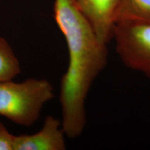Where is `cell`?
<instances>
[{
	"label": "cell",
	"instance_id": "ba28073f",
	"mask_svg": "<svg viewBox=\"0 0 150 150\" xmlns=\"http://www.w3.org/2000/svg\"><path fill=\"white\" fill-rule=\"evenodd\" d=\"M15 137L0 122V150H14Z\"/></svg>",
	"mask_w": 150,
	"mask_h": 150
},
{
	"label": "cell",
	"instance_id": "3957f363",
	"mask_svg": "<svg viewBox=\"0 0 150 150\" xmlns=\"http://www.w3.org/2000/svg\"><path fill=\"white\" fill-rule=\"evenodd\" d=\"M112 40L123 64L150 79V22H118Z\"/></svg>",
	"mask_w": 150,
	"mask_h": 150
},
{
	"label": "cell",
	"instance_id": "7a4b0ae2",
	"mask_svg": "<svg viewBox=\"0 0 150 150\" xmlns=\"http://www.w3.org/2000/svg\"><path fill=\"white\" fill-rule=\"evenodd\" d=\"M54 96L53 86L44 79L0 82V115L20 126L31 127Z\"/></svg>",
	"mask_w": 150,
	"mask_h": 150
},
{
	"label": "cell",
	"instance_id": "6da1fadb",
	"mask_svg": "<svg viewBox=\"0 0 150 150\" xmlns=\"http://www.w3.org/2000/svg\"><path fill=\"white\" fill-rule=\"evenodd\" d=\"M54 19L68 50L66 72L60 84L61 124L69 138H76L86 125V101L95 79L106 67L107 45L101 42L75 0H54Z\"/></svg>",
	"mask_w": 150,
	"mask_h": 150
},
{
	"label": "cell",
	"instance_id": "52a82bcc",
	"mask_svg": "<svg viewBox=\"0 0 150 150\" xmlns=\"http://www.w3.org/2000/svg\"><path fill=\"white\" fill-rule=\"evenodd\" d=\"M20 72V63L12 47L0 35V82L13 80Z\"/></svg>",
	"mask_w": 150,
	"mask_h": 150
},
{
	"label": "cell",
	"instance_id": "8992f818",
	"mask_svg": "<svg viewBox=\"0 0 150 150\" xmlns=\"http://www.w3.org/2000/svg\"><path fill=\"white\" fill-rule=\"evenodd\" d=\"M120 21L150 22V0H121L117 16Z\"/></svg>",
	"mask_w": 150,
	"mask_h": 150
},
{
	"label": "cell",
	"instance_id": "5b68a950",
	"mask_svg": "<svg viewBox=\"0 0 150 150\" xmlns=\"http://www.w3.org/2000/svg\"><path fill=\"white\" fill-rule=\"evenodd\" d=\"M65 136L61 120L48 115L38 132L16 136L14 150H65Z\"/></svg>",
	"mask_w": 150,
	"mask_h": 150
},
{
	"label": "cell",
	"instance_id": "277c9868",
	"mask_svg": "<svg viewBox=\"0 0 150 150\" xmlns=\"http://www.w3.org/2000/svg\"><path fill=\"white\" fill-rule=\"evenodd\" d=\"M121 0H75L97 38L106 45L112 40Z\"/></svg>",
	"mask_w": 150,
	"mask_h": 150
}]
</instances>
